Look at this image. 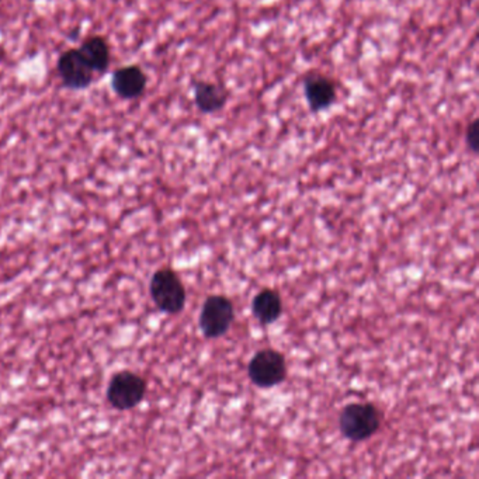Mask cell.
<instances>
[{"instance_id": "cell-1", "label": "cell", "mask_w": 479, "mask_h": 479, "mask_svg": "<svg viewBox=\"0 0 479 479\" xmlns=\"http://www.w3.org/2000/svg\"><path fill=\"white\" fill-rule=\"evenodd\" d=\"M151 298L162 313L176 315L186 305V289L174 270L164 267L153 273L150 282Z\"/></svg>"}, {"instance_id": "cell-2", "label": "cell", "mask_w": 479, "mask_h": 479, "mask_svg": "<svg viewBox=\"0 0 479 479\" xmlns=\"http://www.w3.org/2000/svg\"><path fill=\"white\" fill-rule=\"evenodd\" d=\"M340 432L352 442H363L381 428V413L373 404H351L339 416Z\"/></svg>"}, {"instance_id": "cell-3", "label": "cell", "mask_w": 479, "mask_h": 479, "mask_svg": "<svg viewBox=\"0 0 479 479\" xmlns=\"http://www.w3.org/2000/svg\"><path fill=\"white\" fill-rule=\"evenodd\" d=\"M146 395V381L133 371H119L107 387V401L117 411L136 408Z\"/></svg>"}, {"instance_id": "cell-4", "label": "cell", "mask_w": 479, "mask_h": 479, "mask_svg": "<svg viewBox=\"0 0 479 479\" xmlns=\"http://www.w3.org/2000/svg\"><path fill=\"white\" fill-rule=\"evenodd\" d=\"M249 378L259 388H273L287 377L286 359L280 352L265 349L251 357L248 367Z\"/></svg>"}, {"instance_id": "cell-5", "label": "cell", "mask_w": 479, "mask_h": 479, "mask_svg": "<svg viewBox=\"0 0 479 479\" xmlns=\"http://www.w3.org/2000/svg\"><path fill=\"white\" fill-rule=\"evenodd\" d=\"M235 321L231 299L224 296H211L205 299L200 313V329L207 339L224 336Z\"/></svg>"}, {"instance_id": "cell-6", "label": "cell", "mask_w": 479, "mask_h": 479, "mask_svg": "<svg viewBox=\"0 0 479 479\" xmlns=\"http://www.w3.org/2000/svg\"><path fill=\"white\" fill-rule=\"evenodd\" d=\"M57 69L66 88L81 90L92 85L95 72L79 50H68L61 54Z\"/></svg>"}, {"instance_id": "cell-7", "label": "cell", "mask_w": 479, "mask_h": 479, "mask_svg": "<svg viewBox=\"0 0 479 479\" xmlns=\"http://www.w3.org/2000/svg\"><path fill=\"white\" fill-rule=\"evenodd\" d=\"M304 96L313 112H323L336 102V85L327 76L313 73L304 79Z\"/></svg>"}, {"instance_id": "cell-8", "label": "cell", "mask_w": 479, "mask_h": 479, "mask_svg": "<svg viewBox=\"0 0 479 479\" xmlns=\"http://www.w3.org/2000/svg\"><path fill=\"white\" fill-rule=\"evenodd\" d=\"M146 78L145 72L138 65H129L124 68L117 69L112 75V89L121 99H136L145 92Z\"/></svg>"}, {"instance_id": "cell-9", "label": "cell", "mask_w": 479, "mask_h": 479, "mask_svg": "<svg viewBox=\"0 0 479 479\" xmlns=\"http://www.w3.org/2000/svg\"><path fill=\"white\" fill-rule=\"evenodd\" d=\"M228 102V90L220 83L198 81L194 83V103L205 114L221 112Z\"/></svg>"}, {"instance_id": "cell-10", "label": "cell", "mask_w": 479, "mask_h": 479, "mask_svg": "<svg viewBox=\"0 0 479 479\" xmlns=\"http://www.w3.org/2000/svg\"><path fill=\"white\" fill-rule=\"evenodd\" d=\"M251 313L263 325L275 322L282 313V297L279 292L270 289L262 290L251 303Z\"/></svg>"}, {"instance_id": "cell-11", "label": "cell", "mask_w": 479, "mask_h": 479, "mask_svg": "<svg viewBox=\"0 0 479 479\" xmlns=\"http://www.w3.org/2000/svg\"><path fill=\"white\" fill-rule=\"evenodd\" d=\"M79 51L83 55L93 72L97 73H104L110 65V48L104 38L99 35H92L86 38L82 42Z\"/></svg>"}, {"instance_id": "cell-12", "label": "cell", "mask_w": 479, "mask_h": 479, "mask_svg": "<svg viewBox=\"0 0 479 479\" xmlns=\"http://www.w3.org/2000/svg\"><path fill=\"white\" fill-rule=\"evenodd\" d=\"M467 145L473 152L478 151V124L476 121L469 124L466 134Z\"/></svg>"}]
</instances>
